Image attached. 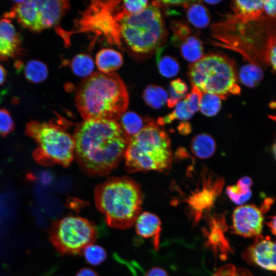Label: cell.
<instances>
[{
	"instance_id": "obj_45",
	"label": "cell",
	"mask_w": 276,
	"mask_h": 276,
	"mask_svg": "<svg viewBox=\"0 0 276 276\" xmlns=\"http://www.w3.org/2000/svg\"><path fill=\"white\" fill-rule=\"evenodd\" d=\"M204 2L206 3L209 4L214 5L221 2V1H204Z\"/></svg>"
},
{
	"instance_id": "obj_42",
	"label": "cell",
	"mask_w": 276,
	"mask_h": 276,
	"mask_svg": "<svg viewBox=\"0 0 276 276\" xmlns=\"http://www.w3.org/2000/svg\"><path fill=\"white\" fill-rule=\"evenodd\" d=\"M266 224L270 228L271 233L276 236V215L270 217V219L266 222Z\"/></svg>"
},
{
	"instance_id": "obj_6",
	"label": "cell",
	"mask_w": 276,
	"mask_h": 276,
	"mask_svg": "<svg viewBox=\"0 0 276 276\" xmlns=\"http://www.w3.org/2000/svg\"><path fill=\"white\" fill-rule=\"evenodd\" d=\"M119 30L120 37L133 52L140 54L158 48L166 34L160 11L153 4L139 13L123 17Z\"/></svg>"
},
{
	"instance_id": "obj_16",
	"label": "cell",
	"mask_w": 276,
	"mask_h": 276,
	"mask_svg": "<svg viewBox=\"0 0 276 276\" xmlns=\"http://www.w3.org/2000/svg\"><path fill=\"white\" fill-rule=\"evenodd\" d=\"M264 1H234L231 8L234 12V19L246 24L259 20L264 12Z\"/></svg>"
},
{
	"instance_id": "obj_18",
	"label": "cell",
	"mask_w": 276,
	"mask_h": 276,
	"mask_svg": "<svg viewBox=\"0 0 276 276\" xmlns=\"http://www.w3.org/2000/svg\"><path fill=\"white\" fill-rule=\"evenodd\" d=\"M183 7L186 9L187 16L189 22L198 28H204L211 20L210 13L206 8L196 1H189Z\"/></svg>"
},
{
	"instance_id": "obj_5",
	"label": "cell",
	"mask_w": 276,
	"mask_h": 276,
	"mask_svg": "<svg viewBox=\"0 0 276 276\" xmlns=\"http://www.w3.org/2000/svg\"><path fill=\"white\" fill-rule=\"evenodd\" d=\"M26 134L38 145L35 159L44 165L59 164L68 166L75 157L73 136L56 122L31 121L26 125Z\"/></svg>"
},
{
	"instance_id": "obj_41",
	"label": "cell",
	"mask_w": 276,
	"mask_h": 276,
	"mask_svg": "<svg viewBox=\"0 0 276 276\" xmlns=\"http://www.w3.org/2000/svg\"><path fill=\"white\" fill-rule=\"evenodd\" d=\"M75 276H99L98 273L90 268L84 267L79 270Z\"/></svg>"
},
{
	"instance_id": "obj_17",
	"label": "cell",
	"mask_w": 276,
	"mask_h": 276,
	"mask_svg": "<svg viewBox=\"0 0 276 276\" xmlns=\"http://www.w3.org/2000/svg\"><path fill=\"white\" fill-rule=\"evenodd\" d=\"M122 55L118 51L111 49H104L100 51L96 57V63L103 73H112L122 65Z\"/></svg>"
},
{
	"instance_id": "obj_33",
	"label": "cell",
	"mask_w": 276,
	"mask_h": 276,
	"mask_svg": "<svg viewBox=\"0 0 276 276\" xmlns=\"http://www.w3.org/2000/svg\"><path fill=\"white\" fill-rule=\"evenodd\" d=\"M213 276H254L247 269L237 268L232 264H227L220 267L215 272Z\"/></svg>"
},
{
	"instance_id": "obj_26",
	"label": "cell",
	"mask_w": 276,
	"mask_h": 276,
	"mask_svg": "<svg viewBox=\"0 0 276 276\" xmlns=\"http://www.w3.org/2000/svg\"><path fill=\"white\" fill-rule=\"evenodd\" d=\"M71 67L73 73L79 77H88L94 70V62L88 55L79 54L75 56L71 61Z\"/></svg>"
},
{
	"instance_id": "obj_35",
	"label": "cell",
	"mask_w": 276,
	"mask_h": 276,
	"mask_svg": "<svg viewBox=\"0 0 276 276\" xmlns=\"http://www.w3.org/2000/svg\"><path fill=\"white\" fill-rule=\"evenodd\" d=\"M202 96L201 91L197 86H193L191 93L185 98L184 100L193 114L199 109Z\"/></svg>"
},
{
	"instance_id": "obj_39",
	"label": "cell",
	"mask_w": 276,
	"mask_h": 276,
	"mask_svg": "<svg viewBox=\"0 0 276 276\" xmlns=\"http://www.w3.org/2000/svg\"><path fill=\"white\" fill-rule=\"evenodd\" d=\"M189 1H157L153 2V5L157 7H171L177 6L180 5L184 6L188 3Z\"/></svg>"
},
{
	"instance_id": "obj_8",
	"label": "cell",
	"mask_w": 276,
	"mask_h": 276,
	"mask_svg": "<svg viewBox=\"0 0 276 276\" xmlns=\"http://www.w3.org/2000/svg\"><path fill=\"white\" fill-rule=\"evenodd\" d=\"M98 235L96 225L88 219L75 216L56 221L49 232V239L61 255L81 254L88 245L94 243Z\"/></svg>"
},
{
	"instance_id": "obj_37",
	"label": "cell",
	"mask_w": 276,
	"mask_h": 276,
	"mask_svg": "<svg viewBox=\"0 0 276 276\" xmlns=\"http://www.w3.org/2000/svg\"><path fill=\"white\" fill-rule=\"evenodd\" d=\"M266 58L272 68L276 72V35L272 37L268 42Z\"/></svg>"
},
{
	"instance_id": "obj_4",
	"label": "cell",
	"mask_w": 276,
	"mask_h": 276,
	"mask_svg": "<svg viewBox=\"0 0 276 276\" xmlns=\"http://www.w3.org/2000/svg\"><path fill=\"white\" fill-rule=\"evenodd\" d=\"M123 158L129 172L168 170L172 161L168 134L157 123L149 120L129 140Z\"/></svg>"
},
{
	"instance_id": "obj_11",
	"label": "cell",
	"mask_w": 276,
	"mask_h": 276,
	"mask_svg": "<svg viewBox=\"0 0 276 276\" xmlns=\"http://www.w3.org/2000/svg\"><path fill=\"white\" fill-rule=\"evenodd\" d=\"M264 218L262 211L254 204L241 205L234 211L232 229L235 234L244 237L261 235Z\"/></svg>"
},
{
	"instance_id": "obj_31",
	"label": "cell",
	"mask_w": 276,
	"mask_h": 276,
	"mask_svg": "<svg viewBox=\"0 0 276 276\" xmlns=\"http://www.w3.org/2000/svg\"><path fill=\"white\" fill-rule=\"evenodd\" d=\"M188 90L187 85L180 79L172 81L169 87V97L167 101L168 107H174L180 100L185 98Z\"/></svg>"
},
{
	"instance_id": "obj_40",
	"label": "cell",
	"mask_w": 276,
	"mask_h": 276,
	"mask_svg": "<svg viewBox=\"0 0 276 276\" xmlns=\"http://www.w3.org/2000/svg\"><path fill=\"white\" fill-rule=\"evenodd\" d=\"M144 276H169L168 272L159 267H153L148 270Z\"/></svg>"
},
{
	"instance_id": "obj_3",
	"label": "cell",
	"mask_w": 276,
	"mask_h": 276,
	"mask_svg": "<svg viewBox=\"0 0 276 276\" xmlns=\"http://www.w3.org/2000/svg\"><path fill=\"white\" fill-rule=\"evenodd\" d=\"M94 198L96 208L112 228H130L142 210L141 189L128 177H112L99 184L95 189Z\"/></svg>"
},
{
	"instance_id": "obj_19",
	"label": "cell",
	"mask_w": 276,
	"mask_h": 276,
	"mask_svg": "<svg viewBox=\"0 0 276 276\" xmlns=\"http://www.w3.org/2000/svg\"><path fill=\"white\" fill-rule=\"evenodd\" d=\"M252 179L248 176L241 178L237 184L227 187L226 192L229 199L237 204H242L251 197Z\"/></svg>"
},
{
	"instance_id": "obj_14",
	"label": "cell",
	"mask_w": 276,
	"mask_h": 276,
	"mask_svg": "<svg viewBox=\"0 0 276 276\" xmlns=\"http://www.w3.org/2000/svg\"><path fill=\"white\" fill-rule=\"evenodd\" d=\"M21 38L11 21L0 19V59L15 57L20 53Z\"/></svg>"
},
{
	"instance_id": "obj_29",
	"label": "cell",
	"mask_w": 276,
	"mask_h": 276,
	"mask_svg": "<svg viewBox=\"0 0 276 276\" xmlns=\"http://www.w3.org/2000/svg\"><path fill=\"white\" fill-rule=\"evenodd\" d=\"M221 99L218 95L204 93L202 96L199 108L201 113L208 117L215 116L221 107Z\"/></svg>"
},
{
	"instance_id": "obj_2",
	"label": "cell",
	"mask_w": 276,
	"mask_h": 276,
	"mask_svg": "<svg viewBox=\"0 0 276 276\" xmlns=\"http://www.w3.org/2000/svg\"><path fill=\"white\" fill-rule=\"evenodd\" d=\"M78 110L84 120L118 121L126 111L129 96L126 86L115 73L96 72L81 83L75 97Z\"/></svg>"
},
{
	"instance_id": "obj_23",
	"label": "cell",
	"mask_w": 276,
	"mask_h": 276,
	"mask_svg": "<svg viewBox=\"0 0 276 276\" xmlns=\"http://www.w3.org/2000/svg\"><path fill=\"white\" fill-rule=\"evenodd\" d=\"M143 97L148 105L154 109H159L167 102L168 96L163 87L150 85L144 89Z\"/></svg>"
},
{
	"instance_id": "obj_47",
	"label": "cell",
	"mask_w": 276,
	"mask_h": 276,
	"mask_svg": "<svg viewBox=\"0 0 276 276\" xmlns=\"http://www.w3.org/2000/svg\"><path fill=\"white\" fill-rule=\"evenodd\" d=\"M269 118L273 120V121H275L276 122V114L275 115H273V116H269Z\"/></svg>"
},
{
	"instance_id": "obj_12",
	"label": "cell",
	"mask_w": 276,
	"mask_h": 276,
	"mask_svg": "<svg viewBox=\"0 0 276 276\" xmlns=\"http://www.w3.org/2000/svg\"><path fill=\"white\" fill-rule=\"evenodd\" d=\"M249 264L276 272V241L268 236L259 235L242 255Z\"/></svg>"
},
{
	"instance_id": "obj_32",
	"label": "cell",
	"mask_w": 276,
	"mask_h": 276,
	"mask_svg": "<svg viewBox=\"0 0 276 276\" xmlns=\"http://www.w3.org/2000/svg\"><path fill=\"white\" fill-rule=\"evenodd\" d=\"M171 26L173 31L172 41L176 46H179L185 39L191 36V29L185 21H173Z\"/></svg>"
},
{
	"instance_id": "obj_44",
	"label": "cell",
	"mask_w": 276,
	"mask_h": 276,
	"mask_svg": "<svg viewBox=\"0 0 276 276\" xmlns=\"http://www.w3.org/2000/svg\"><path fill=\"white\" fill-rule=\"evenodd\" d=\"M7 77V72L4 67L0 64V86L4 84Z\"/></svg>"
},
{
	"instance_id": "obj_20",
	"label": "cell",
	"mask_w": 276,
	"mask_h": 276,
	"mask_svg": "<svg viewBox=\"0 0 276 276\" xmlns=\"http://www.w3.org/2000/svg\"><path fill=\"white\" fill-rule=\"evenodd\" d=\"M215 140L210 135L200 134L192 140L191 149L193 153L197 157L205 159L212 156L216 151Z\"/></svg>"
},
{
	"instance_id": "obj_22",
	"label": "cell",
	"mask_w": 276,
	"mask_h": 276,
	"mask_svg": "<svg viewBox=\"0 0 276 276\" xmlns=\"http://www.w3.org/2000/svg\"><path fill=\"white\" fill-rule=\"evenodd\" d=\"M181 54L187 61L195 62L203 55V47L201 40L191 35L185 39L179 45Z\"/></svg>"
},
{
	"instance_id": "obj_21",
	"label": "cell",
	"mask_w": 276,
	"mask_h": 276,
	"mask_svg": "<svg viewBox=\"0 0 276 276\" xmlns=\"http://www.w3.org/2000/svg\"><path fill=\"white\" fill-rule=\"evenodd\" d=\"M118 122L129 140L138 133L145 125L142 118L133 111L125 112Z\"/></svg>"
},
{
	"instance_id": "obj_25",
	"label": "cell",
	"mask_w": 276,
	"mask_h": 276,
	"mask_svg": "<svg viewBox=\"0 0 276 276\" xmlns=\"http://www.w3.org/2000/svg\"><path fill=\"white\" fill-rule=\"evenodd\" d=\"M263 72L262 68L255 63H249L242 66L239 72L241 82L246 86L253 87L262 80Z\"/></svg>"
},
{
	"instance_id": "obj_34",
	"label": "cell",
	"mask_w": 276,
	"mask_h": 276,
	"mask_svg": "<svg viewBox=\"0 0 276 276\" xmlns=\"http://www.w3.org/2000/svg\"><path fill=\"white\" fill-rule=\"evenodd\" d=\"M14 128V123L10 112L5 108H0V136H5Z\"/></svg>"
},
{
	"instance_id": "obj_13",
	"label": "cell",
	"mask_w": 276,
	"mask_h": 276,
	"mask_svg": "<svg viewBox=\"0 0 276 276\" xmlns=\"http://www.w3.org/2000/svg\"><path fill=\"white\" fill-rule=\"evenodd\" d=\"M206 217L209 227L204 232L207 239L205 245L213 249L214 253L219 254L221 258L226 259L232 249L225 236V232L227 230L225 216L224 214H207Z\"/></svg>"
},
{
	"instance_id": "obj_27",
	"label": "cell",
	"mask_w": 276,
	"mask_h": 276,
	"mask_svg": "<svg viewBox=\"0 0 276 276\" xmlns=\"http://www.w3.org/2000/svg\"><path fill=\"white\" fill-rule=\"evenodd\" d=\"M156 61L159 73L165 77H173L179 72V63L175 58L171 56H161L157 51Z\"/></svg>"
},
{
	"instance_id": "obj_15",
	"label": "cell",
	"mask_w": 276,
	"mask_h": 276,
	"mask_svg": "<svg viewBox=\"0 0 276 276\" xmlns=\"http://www.w3.org/2000/svg\"><path fill=\"white\" fill-rule=\"evenodd\" d=\"M137 235L144 238L152 239L154 248L158 250L162 223L155 214L148 212L140 213L134 223Z\"/></svg>"
},
{
	"instance_id": "obj_10",
	"label": "cell",
	"mask_w": 276,
	"mask_h": 276,
	"mask_svg": "<svg viewBox=\"0 0 276 276\" xmlns=\"http://www.w3.org/2000/svg\"><path fill=\"white\" fill-rule=\"evenodd\" d=\"M224 180L214 175L205 169L201 172L199 185L185 198L193 224L199 221L204 213L213 207L217 196L221 193Z\"/></svg>"
},
{
	"instance_id": "obj_7",
	"label": "cell",
	"mask_w": 276,
	"mask_h": 276,
	"mask_svg": "<svg viewBox=\"0 0 276 276\" xmlns=\"http://www.w3.org/2000/svg\"><path fill=\"white\" fill-rule=\"evenodd\" d=\"M189 76L193 86L204 93L215 94L223 99L228 94L240 93L234 66L220 55H208L191 64Z\"/></svg>"
},
{
	"instance_id": "obj_38",
	"label": "cell",
	"mask_w": 276,
	"mask_h": 276,
	"mask_svg": "<svg viewBox=\"0 0 276 276\" xmlns=\"http://www.w3.org/2000/svg\"><path fill=\"white\" fill-rule=\"evenodd\" d=\"M264 12L276 21V0L264 1Z\"/></svg>"
},
{
	"instance_id": "obj_9",
	"label": "cell",
	"mask_w": 276,
	"mask_h": 276,
	"mask_svg": "<svg viewBox=\"0 0 276 276\" xmlns=\"http://www.w3.org/2000/svg\"><path fill=\"white\" fill-rule=\"evenodd\" d=\"M10 11L5 14L6 18L16 19L24 28L40 32L56 25L70 7V3L63 0H29L14 1Z\"/></svg>"
},
{
	"instance_id": "obj_30",
	"label": "cell",
	"mask_w": 276,
	"mask_h": 276,
	"mask_svg": "<svg viewBox=\"0 0 276 276\" xmlns=\"http://www.w3.org/2000/svg\"><path fill=\"white\" fill-rule=\"evenodd\" d=\"M81 254L86 262L93 266L100 265L107 258L106 250L102 246L94 243L87 246Z\"/></svg>"
},
{
	"instance_id": "obj_28",
	"label": "cell",
	"mask_w": 276,
	"mask_h": 276,
	"mask_svg": "<svg viewBox=\"0 0 276 276\" xmlns=\"http://www.w3.org/2000/svg\"><path fill=\"white\" fill-rule=\"evenodd\" d=\"M193 114L183 100L179 101L175 105V107L172 112L166 116L158 118L156 123L159 126H163L176 119L188 120L191 119Z\"/></svg>"
},
{
	"instance_id": "obj_43",
	"label": "cell",
	"mask_w": 276,
	"mask_h": 276,
	"mask_svg": "<svg viewBox=\"0 0 276 276\" xmlns=\"http://www.w3.org/2000/svg\"><path fill=\"white\" fill-rule=\"evenodd\" d=\"M179 131L183 134L189 133L191 131V126L188 123H183L179 126Z\"/></svg>"
},
{
	"instance_id": "obj_46",
	"label": "cell",
	"mask_w": 276,
	"mask_h": 276,
	"mask_svg": "<svg viewBox=\"0 0 276 276\" xmlns=\"http://www.w3.org/2000/svg\"><path fill=\"white\" fill-rule=\"evenodd\" d=\"M272 151H273V154H274V156L276 159V139L272 145Z\"/></svg>"
},
{
	"instance_id": "obj_24",
	"label": "cell",
	"mask_w": 276,
	"mask_h": 276,
	"mask_svg": "<svg viewBox=\"0 0 276 276\" xmlns=\"http://www.w3.org/2000/svg\"><path fill=\"white\" fill-rule=\"evenodd\" d=\"M26 79L32 83H40L44 81L48 76L47 65L41 61L32 60L27 63L24 68Z\"/></svg>"
},
{
	"instance_id": "obj_1",
	"label": "cell",
	"mask_w": 276,
	"mask_h": 276,
	"mask_svg": "<svg viewBox=\"0 0 276 276\" xmlns=\"http://www.w3.org/2000/svg\"><path fill=\"white\" fill-rule=\"evenodd\" d=\"M75 157L82 170L103 175L114 169L124 157L129 140L119 122L86 120L76 128Z\"/></svg>"
},
{
	"instance_id": "obj_36",
	"label": "cell",
	"mask_w": 276,
	"mask_h": 276,
	"mask_svg": "<svg viewBox=\"0 0 276 276\" xmlns=\"http://www.w3.org/2000/svg\"><path fill=\"white\" fill-rule=\"evenodd\" d=\"M147 4L148 1L144 0L123 1L124 9L128 15L140 13L147 7Z\"/></svg>"
}]
</instances>
